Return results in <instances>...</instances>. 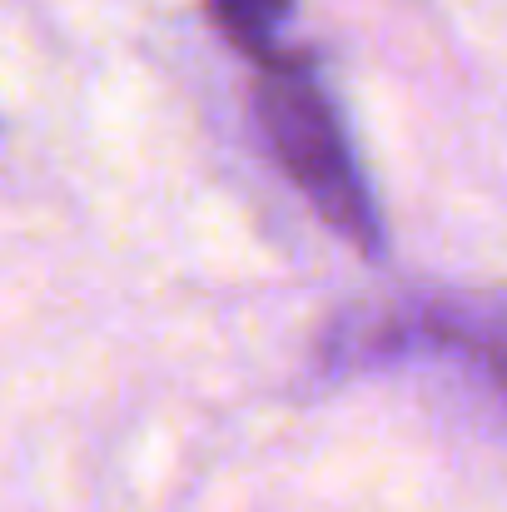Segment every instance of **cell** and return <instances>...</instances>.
<instances>
[{
	"label": "cell",
	"instance_id": "1",
	"mask_svg": "<svg viewBox=\"0 0 507 512\" xmlns=\"http://www.w3.org/2000/svg\"><path fill=\"white\" fill-rule=\"evenodd\" d=\"M259 120L269 130V145L289 179L309 194V204L334 224L348 244L363 254L383 249L378 204L363 184V174L348 155V135L334 100L299 60H269L259 80Z\"/></svg>",
	"mask_w": 507,
	"mask_h": 512
},
{
	"label": "cell",
	"instance_id": "2",
	"mask_svg": "<svg viewBox=\"0 0 507 512\" xmlns=\"http://www.w3.org/2000/svg\"><path fill=\"white\" fill-rule=\"evenodd\" d=\"M329 358L338 368H373L398 358L458 363L507 413V309L483 299H423L368 319L348 314V324L329 339Z\"/></svg>",
	"mask_w": 507,
	"mask_h": 512
},
{
	"label": "cell",
	"instance_id": "3",
	"mask_svg": "<svg viewBox=\"0 0 507 512\" xmlns=\"http://www.w3.org/2000/svg\"><path fill=\"white\" fill-rule=\"evenodd\" d=\"M289 5H294V0H209L219 30H224L244 55H254V60H264V65L279 60V55H274V35H279Z\"/></svg>",
	"mask_w": 507,
	"mask_h": 512
}]
</instances>
